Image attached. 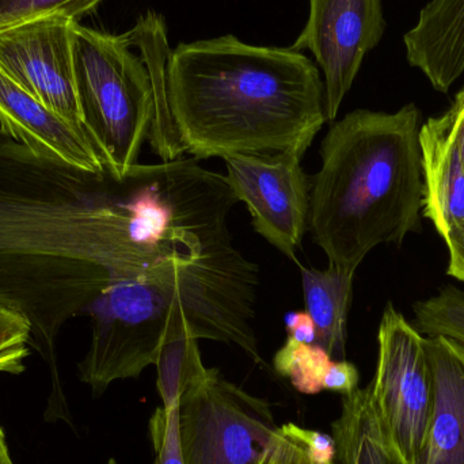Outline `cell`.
<instances>
[{"mask_svg":"<svg viewBox=\"0 0 464 464\" xmlns=\"http://www.w3.org/2000/svg\"><path fill=\"white\" fill-rule=\"evenodd\" d=\"M111 185L108 170L41 157L0 132V305L27 322L56 387L60 330L122 278Z\"/></svg>","mask_w":464,"mask_h":464,"instance_id":"1","label":"cell"},{"mask_svg":"<svg viewBox=\"0 0 464 464\" xmlns=\"http://www.w3.org/2000/svg\"><path fill=\"white\" fill-rule=\"evenodd\" d=\"M166 90L182 151L198 160L303 158L327 121L324 83L308 57L232 34L179 44L166 64Z\"/></svg>","mask_w":464,"mask_h":464,"instance_id":"2","label":"cell"},{"mask_svg":"<svg viewBox=\"0 0 464 464\" xmlns=\"http://www.w3.org/2000/svg\"><path fill=\"white\" fill-rule=\"evenodd\" d=\"M258 266L231 240L192 261L171 258L132 278L111 281L87 305L92 343L79 378L102 394L139 378L163 343L181 337L219 341L265 365L254 333Z\"/></svg>","mask_w":464,"mask_h":464,"instance_id":"3","label":"cell"},{"mask_svg":"<svg viewBox=\"0 0 464 464\" xmlns=\"http://www.w3.org/2000/svg\"><path fill=\"white\" fill-rule=\"evenodd\" d=\"M420 111L357 109L334 122L310 179L308 230L329 265L356 273L381 245L421 230L424 177Z\"/></svg>","mask_w":464,"mask_h":464,"instance_id":"4","label":"cell"},{"mask_svg":"<svg viewBox=\"0 0 464 464\" xmlns=\"http://www.w3.org/2000/svg\"><path fill=\"white\" fill-rule=\"evenodd\" d=\"M82 127L103 168L121 179L138 165L154 120V90L143 57L125 34L71 27Z\"/></svg>","mask_w":464,"mask_h":464,"instance_id":"5","label":"cell"},{"mask_svg":"<svg viewBox=\"0 0 464 464\" xmlns=\"http://www.w3.org/2000/svg\"><path fill=\"white\" fill-rule=\"evenodd\" d=\"M269 403L209 368L179 402L185 464H259L277 432Z\"/></svg>","mask_w":464,"mask_h":464,"instance_id":"6","label":"cell"},{"mask_svg":"<svg viewBox=\"0 0 464 464\" xmlns=\"http://www.w3.org/2000/svg\"><path fill=\"white\" fill-rule=\"evenodd\" d=\"M425 337L387 303L378 332V364L371 382L373 403L400 464H414L424 447L433 408Z\"/></svg>","mask_w":464,"mask_h":464,"instance_id":"7","label":"cell"},{"mask_svg":"<svg viewBox=\"0 0 464 464\" xmlns=\"http://www.w3.org/2000/svg\"><path fill=\"white\" fill-rule=\"evenodd\" d=\"M226 179L247 207L254 230L295 264L308 230L310 179L302 157L289 152L225 158Z\"/></svg>","mask_w":464,"mask_h":464,"instance_id":"8","label":"cell"},{"mask_svg":"<svg viewBox=\"0 0 464 464\" xmlns=\"http://www.w3.org/2000/svg\"><path fill=\"white\" fill-rule=\"evenodd\" d=\"M382 0H310V15L291 46L308 49L324 75V111L334 121L365 56L384 34Z\"/></svg>","mask_w":464,"mask_h":464,"instance_id":"9","label":"cell"},{"mask_svg":"<svg viewBox=\"0 0 464 464\" xmlns=\"http://www.w3.org/2000/svg\"><path fill=\"white\" fill-rule=\"evenodd\" d=\"M72 22L46 16L0 30V70L51 111L83 128L73 78Z\"/></svg>","mask_w":464,"mask_h":464,"instance_id":"10","label":"cell"},{"mask_svg":"<svg viewBox=\"0 0 464 464\" xmlns=\"http://www.w3.org/2000/svg\"><path fill=\"white\" fill-rule=\"evenodd\" d=\"M0 132L41 157L83 170H106L83 128L51 111L0 70Z\"/></svg>","mask_w":464,"mask_h":464,"instance_id":"11","label":"cell"},{"mask_svg":"<svg viewBox=\"0 0 464 464\" xmlns=\"http://www.w3.org/2000/svg\"><path fill=\"white\" fill-rule=\"evenodd\" d=\"M433 408L424 447L414 464H464V345L446 335L424 340Z\"/></svg>","mask_w":464,"mask_h":464,"instance_id":"12","label":"cell"},{"mask_svg":"<svg viewBox=\"0 0 464 464\" xmlns=\"http://www.w3.org/2000/svg\"><path fill=\"white\" fill-rule=\"evenodd\" d=\"M403 41L409 64L449 92L464 72V0H430Z\"/></svg>","mask_w":464,"mask_h":464,"instance_id":"13","label":"cell"},{"mask_svg":"<svg viewBox=\"0 0 464 464\" xmlns=\"http://www.w3.org/2000/svg\"><path fill=\"white\" fill-rule=\"evenodd\" d=\"M424 209L441 237L464 220V168L446 117H430L420 127Z\"/></svg>","mask_w":464,"mask_h":464,"instance_id":"14","label":"cell"},{"mask_svg":"<svg viewBox=\"0 0 464 464\" xmlns=\"http://www.w3.org/2000/svg\"><path fill=\"white\" fill-rule=\"evenodd\" d=\"M125 37L143 57L154 90V120L147 140L160 162L182 160L185 154L174 127L166 90V64L171 51L165 22L160 14L149 11L139 18L133 29L125 33Z\"/></svg>","mask_w":464,"mask_h":464,"instance_id":"15","label":"cell"},{"mask_svg":"<svg viewBox=\"0 0 464 464\" xmlns=\"http://www.w3.org/2000/svg\"><path fill=\"white\" fill-rule=\"evenodd\" d=\"M302 273L305 313L316 329V343L333 360H346V326L353 295L354 273L345 272L334 265L326 270L304 267Z\"/></svg>","mask_w":464,"mask_h":464,"instance_id":"16","label":"cell"},{"mask_svg":"<svg viewBox=\"0 0 464 464\" xmlns=\"http://www.w3.org/2000/svg\"><path fill=\"white\" fill-rule=\"evenodd\" d=\"M332 430L341 464H400L384 436L371 384L343 395Z\"/></svg>","mask_w":464,"mask_h":464,"instance_id":"17","label":"cell"},{"mask_svg":"<svg viewBox=\"0 0 464 464\" xmlns=\"http://www.w3.org/2000/svg\"><path fill=\"white\" fill-rule=\"evenodd\" d=\"M158 390L160 398H181L188 389L206 378L198 340L181 337L163 343L157 357Z\"/></svg>","mask_w":464,"mask_h":464,"instance_id":"18","label":"cell"},{"mask_svg":"<svg viewBox=\"0 0 464 464\" xmlns=\"http://www.w3.org/2000/svg\"><path fill=\"white\" fill-rule=\"evenodd\" d=\"M333 359L315 343H299L286 337L283 348L273 359L276 371L285 376L297 392L318 394L324 392V379Z\"/></svg>","mask_w":464,"mask_h":464,"instance_id":"19","label":"cell"},{"mask_svg":"<svg viewBox=\"0 0 464 464\" xmlns=\"http://www.w3.org/2000/svg\"><path fill=\"white\" fill-rule=\"evenodd\" d=\"M421 334L446 335L464 345V292L454 285L443 286L438 295L413 305Z\"/></svg>","mask_w":464,"mask_h":464,"instance_id":"20","label":"cell"},{"mask_svg":"<svg viewBox=\"0 0 464 464\" xmlns=\"http://www.w3.org/2000/svg\"><path fill=\"white\" fill-rule=\"evenodd\" d=\"M102 0H0V30L46 16H65L78 21Z\"/></svg>","mask_w":464,"mask_h":464,"instance_id":"21","label":"cell"},{"mask_svg":"<svg viewBox=\"0 0 464 464\" xmlns=\"http://www.w3.org/2000/svg\"><path fill=\"white\" fill-rule=\"evenodd\" d=\"M179 398L163 400L162 408L155 411L150 421L154 464H185L179 432Z\"/></svg>","mask_w":464,"mask_h":464,"instance_id":"22","label":"cell"},{"mask_svg":"<svg viewBox=\"0 0 464 464\" xmlns=\"http://www.w3.org/2000/svg\"><path fill=\"white\" fill-rule=\"evenodd\" d=\"M30 327L22 316L0 305V373L24 372L29 356Z\"/></svg>","mask_w":464,"mask_h":464,"instance_id":"23","label":"cell"},{"mask_svg":"<svg viewBox=\"0 0 464 464\" xmlns=\"http://www.w3.org/2000/svg\"><path fill=\"white\" fill-rule=\"evenodd\" d=\"M259 464H315L302 441L278 427Z\"/></svg>","mask_w":464,"mask_h":464,"instance_id":"24","label":"cell"},{"mask_svg":"<svg viewBox=\"0 0 464 464\" xmlns=\"http://www.w3.org/2000/svg\"><path fill=\"white\" fill-rule=\"evenodd\" d=\"M286 432L302 441L315 464H334L337 446L333 436L318 430H304L295 424L283 425Z\"/></svg>","mask_w":464,"mask_h":464,"instance_id":"25","label":"cell"},{"mask_svg":"<svg viewBox=\"0 0 464 464\" xmlns=\"http://www.w3.org/2000/svg\"><path fill=\"white\" fill-rule=\"evenodd\" d=\"M359 371L346 360H333L324 379V390L346 395L359 389Z\"/></svg>","mask_w":464,"mask_h":464,"instance_id":"26","label":"cell"},{"mask_svg":"<svg viewBox=\"0 0 464 464\" xmlns=\"http://www.w3.org/2000/svg\"><path fill=\"white\" fill-rule=\"evenodd\" d=\"M444 242L450 253L447 275L464 283V220L449 232Z\"/></svg>","mask_w":464,"mask_h":464,"instance_id":"27","label":"cell"},{"mask_svg":"<svg viewBox=\"0 0 464 464\" xmlns=\"http://www.w3.org/2000/svg\"><path fill=\"white\" fill-rule=\"evenodd\" d=\"M443 116L446 117L450 135L457 144L464 168V87L458 92L451 108Z\"/></svg>","mask_w":464,"mask_h":464,"instance_id":"28","label":"cell"},{"mask_svg":"<svg viewBox=\"0 0 464 464\" xmlns=\"http://www.w3.org/2000/svg\"><path fill=\"white\" fill-rule=\"evenodd\" d=\"M285 329L288 332V337L304 343H316V329L313 319L305 313H289L286 314Z\"/></svg>","mask_w":464,"mask_h":464,"instance_id":"29","label":"cell"},{"mask_svg":"<svg viewBox=\"0 0 464 464\" xmlns=\"http://www.w3.org/2000/svg\"><path fill=\"white\" fill-rule=\"evenodd\" d=\"M0 464H13L2 428H0Z\"/></svg>","mask_w":464,"mask_h":464,"instance_id":"30","label":"cell"},{"mask_svg":"<svg viewBox=\"0 0 464 464\" xmlns=\"http://www.w3.org/2000/svg\"><path fill=\"white\" fill-rule=\"evenodd\" d=\"M106 464H117V463H116V460H114V459H111V460H109V462H108V463H106Z\"/></svg>","mask_w":464,"mask_h":464,"instance_id":"31","label":"cell"}]
</instances>
